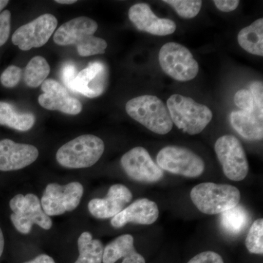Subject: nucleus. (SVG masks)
<instances>
[{
    "mask_svg": "<svg viewBox=\"0 0 263 263\" xmlns=\"http://www.w3.org/2000/svg\"><path fill=\"white\" fill-rule=\"evenodd\" d=\"M133 194L122 184H114L109 189L105 198L92 199L88 204L90 214L97 219L113 218L131 202Z\"/></svg>",
    "mask_w": 263,
    "mask_h": 263,
    "instance_id": "obj_15",
    "label": "nucleus"
},
{
    "mask_svg": "<svg viewBox=\"0 0 263 263\" xmlns=\"http://www.w3.org/2000/svg\"><path fill=\"white\" fill-rule=\"evenodd\" d=\"M160 211L155 202L141 198L131 203L122 212L114 216L110 224L114 228H121L128 223L149 226L158 219Z\"/></svg>",
    "mask_w": 263,
    "mask_h": 263,
    "instance_id": "obj_18",
    "label": "nucleus"
},
{
    "mask_svg": "<svg viewBox=\"0 0 263 263\" xmlns=\"http://www.w3.org/2000/svg\"><path fill=\"white\" fill-rule=\"evenodd\" d=\"M98 24L93 19L80 16L62 24L53 35L59 46H75L81 57L103 54L108 43L103 38L95 37Z\"/></svg>",
    "mask_w": 263,
    "mask_h": 263,
    "instance_id": "obj_1",
    "label": "nucleus"
},
{
    "mask_svg": "<svg viewBox=\"0 0 263 263\" xmlns=\"http://www.w3.org/2000/svg\"><path fill=\"white\" fill-rule=\"evenodd\" d=\"M128 115L147 129L165 135L173 128V122L165 104L157 97L143 95L129 100L125 105Z\"/></svg>",
    "mask_w": 263,
    "mask_h": 263,
    "instance_id": "obj_3",
    "label": "nucleus"
},
{
    "mask_svg": "<svg viewBox=\"0 0 263 263\" xmlns=\"http://www.w3.org/2000/svg\"><path fill=\"white\" fill-rule=\"evenodd\" d=\"M58 21L54 15L46 13L24 24L15 30L12 36L13 45L22 51L42 47L54 32Z\"/></svg>",
    "mask_w": 263,
    "mask_h": 263,
    "instance_id": "obj_11",
    "label": "nucleus"
},
{
    "mask_svg": "<svg viewBox=\"0 0 263 263\" xmlns=\"http://www.w3.org/2000/svg\"><path fill=\"white\" fill-rule=\"evenodd\" d=\"M263 115L260 113L248 114L242 110L230 114L232 127L240 136L251 141H262Z\"/></svg>",
    "mask_w": 263,
    "mask_h": 263,
    "instance_id": "obj_20",
    "label": "nucleus"
},
{
    "mask_svg": "<svg viewBox=\"0 0 263 263\" xmlns=\"http://www.w3.org/2000/svg\"><path fill=\"white\" fill-rule=\"evenodd\" d=\"M8 3H9V1L8 0H0V13H2V10L8 5Z\"/></svg>",
    "mask_w": 263,
    "mask_h": 263,
    "instance_id": "obj_38",
    "label": "nucleus"
},
{
    "mask_svg": "<svg viewBox=\"0 0 263 263\" xmlns=\"http://www.w3.org/2000/svg\"><path fill=\"white\" fill-rule=\"evenodd\" d=\"M240 193L238 189L230 184L202 183L194 186L190 198L200 212L216 215L233 209L239 204Z\"/></svg>",
    "mask_w": 263,
    "mask_h": 263,
    "instance_id": "obj_4",
    "label": "nucleus"
},
{
    "mask_svg": "<svg viewBox=\"0 0 263 263\" xmlns=\"http://www.w3.org/2000/svg\"><path fill=\"white\" fill-rule=\"evenodd\" d=\"M177 12L178 14L183 18H193L200 13L202 8L200 0H164Z\"/></svg>",
    "mask_w": 263,
    "mask_h": 263,
    "instance_id": "obj_27",
    "label": "nucleus"
},
{
    "mask_svg": "<svg viewBox=\"0 0 263 263\" xmlns=\"http://www.w3.org/2000/svg\"><path fill=\"white\" fill-rule=\"evenodd\" d=\"M246 247L250 253L263 254V219H258L252 223L246 238Z\"/></svg>",
    "mask_w": 263,
    "mask_h": 263,
    "instance_id": "obj_26",
    "label": "nucleus"
},
{
    "mask_svg": "<svg viewBox=\"0 0 263 263\" xmlns=\"http://www.w3.org/2000/svg\"><path fill=\"white\" fill-rule=\"evenodd\" d=\"M220 214L221 229L230 235L235 236L240 234L245 231L251 221L248 211L239 204Z\"/></svg>",
    "mask_w": 263,
    "mask_h": 263,
    "instance_id": "obj_23",
    "label": "nucleus"
},
{
    "mask_svg": "<svg viewBox=\"0 0 263 263\" xmlns=\"http://www.w3.org/2000/svg\"><path fill=\"white\" fill-rule=\"evenodd\" d=\"M84 195V186L79 182L66 185L52 183L47 185L41 198L43 212L48 216L72 212L79 206Z\"/></svg>",
    "mask_w": 263,
    "mask_h": 263,
    "instance_id": "obj_10",
    "label": "nucleus"
},
{
    "mask_svg": "<svg viewBox=\"0 0 263 263\" xmlns=\"http://www.w3.org/2000/svg\"><path fill=\"white\" fill-rule=\"evenodd\" d=\"M39 152L35 146L18 143L10 139L0 141V171H18L37 160Z\"/></svg>",
    "mask_w": 263,
    "mask_h": 263,
    "instance_id": "obj_14",
    "label": "nucleus"
},
{
    "mask_svg": "<svg viewBox=\"0 0 263 263\" xmlns=\"http://www.w3.org/2000/svg\"><path fill=\"white\" fill-rule=\"evenodd\" d=\"M24 263H56L54 259L47 254H40L32 260Z\"/></svg>",
    "mask_w": 263,
    "mask_h": 263,
    "instance_id": "obj_35",
    "label": "nucleus"
},
{
    "mask_svg": "<svg viewBox=\"0 0 263 263\" xmlns=\"http://www.w3.org/2000/svg\"><path fill=\"white\" fill-rule=\"evenodd\" d=\"M56 3L60 4L71 5L77 3L76 0H56Z\"/></svg>",
    "mask_w": 263,
    "mask_h": 263,
    "instance_id": "obj_37",
    "label": "nucleus"
},
{
    "mask_svg": "<svg viewBox=\"0 0 263 263\" xmlns=\"http://www.w3.org/2000/svg\"><path fill=\"white\" fill-rule=\"evenodd\" d=\"M214 3L218 10L228 13L237 9L240 2L238 0H214Z\"/></svg>",
    "mask_w": 263,
    "mask_h": 263,
    "instance_id": "obj_34",
    "label": "nucleus"
},
{
    "mask_svg": "<svg viewBox=\"0 0 263 263\" xmlns=\"http://www.w3.org/2000/svg\"><path fill=\"white\" fill-rule=\"evenodd\" d=\"M41 89L43 93L38 98V103L43 108L69 115H77L82 110L80 101L71 97L65 86L58 81L47 79L41 85Z\"/></svg>",
    "mask_w": 263,
    "mask_h": 263,
    "instance_id": "obj_13",
    "label": "nucleus"
},
{
    "mask_svg": "<svg viewBox=\"0 0 263 263\" xmlns=\"http://www.w3.org/2000/svg\"><path fill=\"white\" fill-rule=\"evenodd\" d=\"M157 162L162 171L188 178L198 177L205 170L201 157L181 146H167L162 148L157 156Z\"/></svg>",
    "mask_w": 263,
    "mask_h": 263,
    "instance_id": "obj_8",
    "label": "nucleus"
},
{
    "mask_svg": "<svg viewBox=\"0 0 263 263\" xmlns=\"http://www.w3.org/2000/svg\"><path fill=\"white\" fill-rule=\"evenodd\" d=\"M121 165L128 177L138 182H157L164 176L163 171L143 147H136L124 154L121 159Z\"/></svg>",
    "mask_w": 263,
    "mask_h": 263,
    "instance_id": "obj_12",
    "label": "nucleus"
},
{
    "mask_svg": "<svg viewBox=\"0 0 263 263\" xmlns=\"http://www.w3.org/2000/svg\"><path fill=\"white\" fill-rule=\"evenodd\" d=\"M214 149L228 179L240 181L247 177L248 160L238 138L231 135L221 136L216 141Z\"/></svg>",
    "mask_w": 263,
    "mask_h": 263,
    "instance_id": "obj_9",
    "label": "nucleus"
},
{
    "mask_svg": "<svg viewBox=\"0 0 263 263\" xmlns=\"http://www.w3.org/2000/svg\"><path fill=\"white\" fill-rule=\"evenodd\" d=\"M234 102L235 105L241 109L242 111L248 114L260 113L256 106L253 97L249 90L241 89L237 91L235 95Z\"/></svg>",
    "mask_w": 263,
    "mask_h": 263,
    "instance_id": "obj_28",
    "label": "nucleus"
},
{
    "mask_svg": "<svg viewBox=\"0 0 263 263\" xmlns=\"http://www.w3.org/2000/svg\"><path fill=\"white\" fill-rule=\"evenodd\" d=\"M104 150L105 144L101 138L93 135H84L60 147L56 158L58 163L66 168H86L98 162Z\"/></svg>",
    "mask_w": 263,
    "mask_h": 263,
    "instance_id": "obj_5",
    "label": "nucleus"
},
{
    "mask_svg": "<svg viewBox=\"0 0 263 263\" xmlns=\"http://www.w3.org/2000/svg\"><path fill=\"white\" fill-rule=\"evenodd\" d=\"M187 263H224L222 257L213 251H206L197 254Z\"/></svg>",
    "mask_w": 263,
    "mask_h": 263,
    "instance_id": "obj_32",
    "label": "nucleus"
},
{
    "mask_svg": "<svg viewBox=\"0 0 263 263\" xmlns=\"http://www.w3.org/2000/svg\"><path fill=\"white\" fill-rule=\"evenodd\" d=\"M50 73V66L46 59L36 56L27 64L24 72V81L29 87L36 88L42 85Z\"/></svg>",
    "mask_w": 263,
    "mask_h": 263,
    "instance_id": "obj_25",
    "label": "nucleus"
},
{
    "mask_svg": "<svg viewBox=\"0 0 263 263\" xmlns=\"http://www.w3.org/2000/svg\"><path fill=\"white\" fill-rule=\"evenodd\" d=\"M238 42L246 51L257 56H263V18L253 23L238 33Z\"/></svg>",
    "mask_w": 263,
    "mask_h": 263,
    "instance_id": "obj_22",
    "label": "nucleus"
},
{
    "mask_svg": "<svg viewBox=\"0 0 263 263\" xmlns=\"http://www.w3.org/2000/svg\"><path fill=\"white\" fill-rule=\"evenodd\" d=\"M22 70L17 66H9L0 76L1 84L6 88H13L18 85L22 78Z\"/></svg>",
    "mask_w": 263,
    "mask_h": 263,
    "instance_id": "obj_29",
    "label": "nucleus"
},
{
    "mask_svg": "<svg viewBox=\"0 0 263 263\" xmlns=\"http://www.w3.org/2000/svg\"><path fill=\"white\" fill-rule=\"evenodd\" d=\"M129 18L138 30L154 35H169L176 29L174 22L171 19L159 18L146 3L133 5L129 10Z\"/></svg>",
    "mask_w": 263,
    "mask_h": 263,
    "instance_id": "obj_17",
    "label": "nucleus"
},
{
    "mask_svg": "<svg viewBox=\"0 0 263 263\" xmlns=\"http://www.w3.org/2000/svg\"><path fill=\"white\" fill-rule=\"evenodd\" d=\"M77 70L76 66L70 62L66 63L62 69L61 76L62 81L66 87L73 92V83L77 76Z\"/></svg>",
    "mask_w": 263,
    "mask_h": 263,
    "instance_id": "obj_31",
    "label": "nucleus"
},
{
    "mask_svg": "<svg viewBox=\"0 0 263 263\" xmlns=\"http://www.w3.org/2000/svg\"><path fill=\"white\" fill-rule=\"evenodd\" d=\"M250 92L254 103L261 114H263V84L262 81H254L250 85Z\"/></svg>",
    "mask_w": 263,
    "mask_h": 263,
    "instance_id": "obj_33",
    "label": "nucleus"
},
{
    "mask_svg": "<svg viewBox=\"0 0 263 263\" xmlns=\"http://www.w3.org/2000/svg\"><path fill=\"white\" fill-rule=\"evenodd\" d=\"M35 117L30 112L19 111L12 104L0 101V124L15 130L28 131L35 123Z\"/></svg>",
    "mask_w": 263,
    "mask_h": 263,
    "instance_id": "obj_21",
    "label": "nucleus"
},
{
    "mask_svg": "<svg viewBox=\"0 0 263 263\" xmlns=\"http://www.w3.org/2000/svg\"><path fill=\"white\" fill-rule=\"evenodd\" d=\"M79 257L75 263H102L104 247L98 239H93L89 232H84L78 240Z\"/></svg>",
    "mask_w": 263,
    "mask_h": 263,
    "instance_id": "obj_24",
    "label": "nucleus"
},
{
    "mask_svg": "<svg viewBox=\"0 0 263 263\" xmlns=\"http://www.w3.org/2000/svg\"><path fill=\"white\" fill-rule=\"evenodd\" d=\"M121 258L122 263H146L144 257L136 252L131 235H121L104 248L103 263H115Z\"/></svg>",
    "mask_w": 263,
    "mask_h": 263,
    "instance_id": "obj_19",
    "label": "nucleus"
},
{
    "mask_svg": "<svg viewBox=\"0 0 263 263\" xmlns=\"http://www.w3.org/2000/svg\"><path fill=\"white\" fill-rule=\"evenodd\" d=\"M167 108L173 124L190 136L201 133L212 120L210 108L181 95L170 97Z\"/></svg>",
    "mask_w": 263,
    "mask_h": 263,
    "instance_id": "obj_2",
    "label": "nucleus"
},
{
    "mask_svg": "<svg viewBox=\"0 0 263 263\" xmlns=\"http://www.w3.org/2000/svg\"><path fill=\"white\" fill-rule=\"evenodd\" d=\"M108 70L101 62H95L80 71L73 83V92L95 98L105 92L108 86Z\"/></svg>",
    "mask_w": 263,
    "mask_h": 263,
    "instance_id": "obj_16",
    "label": "nucleus"
},
{
    "mask_svg": "<svg viewBox=\"0 0 263 263\" xmlns=\"http://www.w3.org/2000/svg\"><path fill=\"white\" fill-rule=\"evenodd\" d=\"M5 247V238L4 235H3V230L0 228V257L3 253Z\"/></svg>",
    "mask_w": 263,
    "mask_h": 263,
    "instance_id": "obj_36",
    "label": "nucleus"
},
{
    "mask_svg": "<svg viewBox=\"0 0 263 263\" xmlns=\"http://www.w3.org/2000/svg\"><path fill=\"white\" fill-rule=\"evenodd\" d=\"M159 62L164 73L181 82L193 80L198 73V63L190 50L179 43L163 45L159 53Z\"/></svg>",
    "mask_w": 263,
    "mask_h": 263,
    "instance_id": "obj_7",
    "label": "nucleus"
},
{
    "mask_svg": "<svg viewBox=\"0 0 263 263\" xmlns=\"http://www.w3.org/2000/svg\"><path fill=\"white\" fill-rule=\"evenodd\" d=\"M10 208L13 214L10 220L15 229L22 234L30 233L33 224H37L43 229H51V217L43 212L39 198L34 194L15 195L10 201Z\"/></svg>",
    "mask_w": 263,
    "mask_h": 263,
    "instance_id": "obj_6",
    "label": "nucleus"
},
{
    "mask_svg": "<svg viewBox=\"0 0 263 263\" xmlns=\"http://www.w3.org/2000/svg\"><path fill=\"white\" fill-rule=\"evenodd\" d=\"M11 13L5 10L0 13V47L8 41L10 32Z\"/></svg>",
    "mask_w": 263,
    "mask_h": 263,
    "instance_id": "obj_30",
    "label": "nucleus"
}]
</instances>
